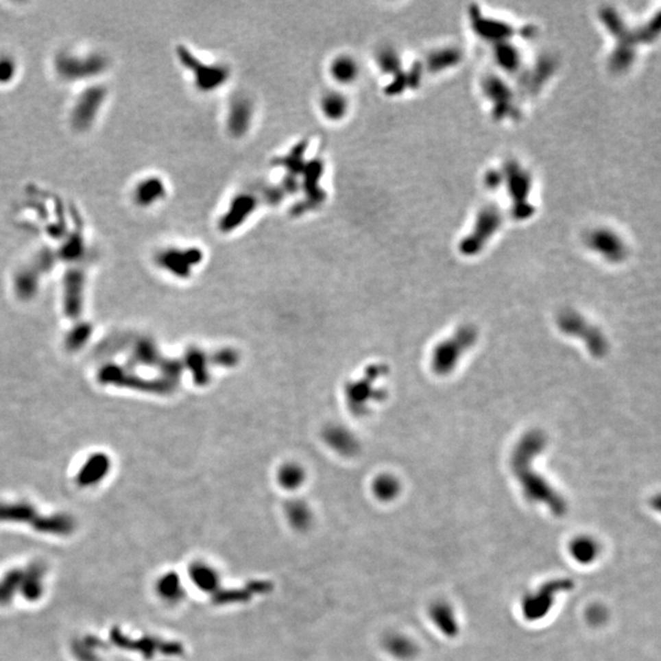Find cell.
<instances>
[{"label":"cell","mask_w":661,"mask_h":661,"mask_svg":"<svg viewBox=\"0 0 661 661\" xmlns=\"http://www.w3.org/2000/svg\"><path fill=\"white\" fill-rule=\"evenodd\" d=\"M545 446L546 436L540 430H531L525 433L513 450L511 468L528 501L542 503L553 514L562 516L566 512L564 498L531 467L533 461Z\"/></svg>","instance_id":"obj_1"},{"label":"cell","mask_w":661,"mask_h":661,"mask_svg":"<svg viewBox=\"0 0 661 661\" xmlns=\"http://www.w3.org/2000/svg\"><path fill=\"white\" fill-rule=\"evenodd\" d=\"M478 330L473 325H463L433 349L431 365L436 374L448 375L456 368L463 354L477 342Z\"/></svg>","instance_id":"obj_2"},{"label":"cell","mask_w":661,"mask_h":661,"mask_svg":"<svg viewBox=\"0 0 661 661\" xmlns=\"http://www.w3.org/2000/svg\"><path fill=\"white\" fill-rule=\"evenodd\" d=\"M557 325L564 335L577 337L586 343L594 358H604L609 352V343L604 333L573 310H564L557 317Z\"/></svg>","instance_id":"obj_3"},{"label":"cell","mask_w":661,"mask_h":661,"mask_svg":"<svg viewBox=\"0 0 661 661\" xmlns=\"http://www.w3.org/2000/svg\"><path fill=\"white\" fill-rule=\"evenodd\" d=\"M570 587V581H557L549 583L542 587L538 593L530 595L523 603V612L528 620H539L542 616L546 615L550 610L555 595L560 590Z\"/></svg>","instance_id":"obj_4"},{"label":"cell","mask_w":661,"mask_h":661,"mask_svg":"<svg viewBox=\"0 0 661 661\" xmlns=\"http://www.w3.org/2000/svg\"><path fill=\"white\" fill-rule=\"evenodd\" d=\"M433 621L437 625V627L447 636H455L458 631L456 618L453 615V611L450 610V606L446 604H436L433 608Z\"/></svg>","instance_id":"obj_5"},{"label":"cell","mask_w":661,"mask_h":661,"mask_svg":"<svg viewBox=\"0 0 661 661\" xmlns=\"http://www.w3.org/2000/svg\"><path fill=\"white\" fill-rule=\"evenodd\" d=\"M570 550L573 559L584 564L593 562L598 555V545L590 538H578L570 544Z\"/></svg>","instance_id":"obj_6"},{"label":"cell","mask_w":661,"mask_h":661,"mask_svg":"<svg viewBox=\"0 0 661 661\" xmlns=\"http://www.w3.org/2000/svg\"><path fill=\"white\" fill-rule=\"evenodd\" d=\"M332 75L335 79L343 84H349L355 80L358 75V67L352 58L341 57L332 65Z\"/></svg>","instance_id":"obj_7"},{"label":"cell","mask_w":661,"mask_h":661,"mask_svg":"<svg viewBox=\"0 0 661 661\" xmlns=\"http://www.w3.org/2000/svg\"><path fill=\"white\" fill-rule=\"evenodd\" d=\"M322 110L330 119H341L347 112V99L337 93L327 95L322 101Z\"/></svg>","instance_id":"obj_8"},{"label":"cell","mask_w":661,"mask_h":661,"mask_svg":"<svg viewBox=\"0 0 661 661\" xmlns=\"http://www.w3.org/2000/svg\"><path fill=\"white\" fill-rule=\"evenodd\" d=\"M377 490H378V495L381 496V497L391 498V497H394V496L397 494L398 484H397L396 480L386 477V478H383V479H380V481L377 483Z\"/></svg>","instance_id":"obj_9"},{"label":"cell","mask_w":661,"mask_h":661,"mask_svg":"<svg viewBox=\"0 0 661 661\" xmlns=\"http://www.w3.org/2000/svg\"><path fill=\"white\" fill-rule=\"evenodd\" d=\"M588 617H589L590 621L593 622L594 625H599L604 620V610L601 608H593L589 611Z\"/></svg>","instance_id":"obj_10"}]
</instances>
